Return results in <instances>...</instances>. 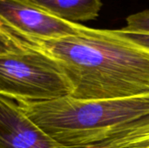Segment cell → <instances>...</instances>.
I'll return each instance as SVG.
<instances>
[{
    "mask_svg": "<svg viewBox=\"0 0 149 148\" xmlns=\"http://www.w3.org/2000/svg\"><path fill=\"white\" fill-rule=\"evenodd\" d=\"M19 38L59 64L72 87L70 96L76 99L149 95V51L114 30L86 26L77 35L56 39Z\"/></svg>",
    "mask_w": 149,
    "mask_h": 148,
    "instance_id": "1",
    "label": "cell"
},
{
    "mask_svg": "<svg viewBox=\"0 0 149 148\" xmlns=\"http://www.w3.org/2000/svg\"><path fill=\"white\" fill-rule=\"evenodd\" d=\"M16 103L46 134L70 148H106L121 139L137 120L149 115V95L100 100L66 96Z\"/></svg>",
    "mask_w": 149,
    "mask_h": 148,
    "instance_id": "2",
    "label": "cell"
},
{
    "mask_svg": "<svg viewBox=\"0 0 149 148\" xmlns=\"http://www.w3.org/2000/svg\"><path fill=\"white\" fill-rule=\"evenodd\" d=\"M72 87L59 64L28 47L0 56V95L16 101L43 102L70 96Z\"/></svg>",
    "mask_w": 149,
    "mask_h": 148,
    "instance_id": "3",
    "label": "cell"
},
{
    "mask_svg": "<svg viewBox=\"0 0 149 148\" xmlns=\"http://www.w3.org/2000/svg\"><path fill=\"white\" fill-rule=\"evenodd\" d=\"M0 23L18 38L38 39L73 36L86 28L53 15L31 0H0Z\"/></svg>",
    "mask_w": 149,
    "mask_h": 148,
    "instance_id": "4",
    "label": "cell"
},
{
    "mask_svg": "<svg viewBox=\"0 0 149 148\" xmlns=\"http://www.w3.org/2000/svg\"><path fill=\"white\" fill-rule=\"evenodd\" d=\"M0 148H70L52 139L20 109L0 95Z\"/></svg>",
    "mask_w": 149,
    "mask_h": 148,
    "instance_id": "5",
    "label": "cell"
},
{
    "mask_svg": "<svg viewBox=\"0 0 149 148\" xmlns=\"http://www.w3.org/2000/svg\"><path fill=\"white\" fill-rule=\"evenodd\" d=\"M53 15L72 23L95 20L102 9V0H31Z\"/></svg>",
    "mask_w": 149,
    "mask_h": 148,
    "instance_id": "6",
    "label": "cell"
},
{
    "mask_svg": "<svg viewBox=\"0 0 149 148\" xmlns=\"http://www.w3.org/2000/svg\"><path fill=\"white\" fill-rule=\"evenodd\" d=\"M27 48L19 38L8 30L0 31V56L20 52Z\"/></svg>",
    "mask_w": 149,
    "mask_h": 148,
    "instance_id": "7",
    "label": "cell"
},
{
    "mask_svg": "<svg viewBox=\"0 0 149 148\" xmlns=\"http://www.w3.org/2000/svg\"><path fill=\"white\" fill-rule=\"evenodd\" d=\"M127 26L122 30L133 32L149 33V10H145L128 16L126 18Z\"/></svg>",
    "mask_w": 149,
    "mask_h": 148,
    "instance_id": "8",
    "label": "cell"
},
{
    "mask_svg": "<svg viewBox=\"0 0 149 148\" xmlns=\"http://www.w3.org/2000/svg\"><path fill=\"white\" fill-rule=\"evenodd\" d=\"M114 31L121 38L149 51V33L127 31L122 29L114 30Z\"/></svg>",
    "mask_w": 149,
    "mask_h": 148,
    "instance_id": "9",
    "label": "cell"
},
{
    "mask_svg": "<svg viewBox=\"0 0 149 148\" xmlns=\"http://www.w3.org/2000/svg\"><path fill=\"white\" fill-rule=\"evenodd\" d=\"M128 148H149V139L132 145Z\"/></svg>",
    "mask_w": 149,
    "mask_h": 148,
    "instance_id": "10",
    "label": "cell"
},
{
    "mask_svg": "<svg viewBox=\"0 0 149 148\" xmlns=\"http://www.w3.org/2000/svg\"><path fill=\"white\" fill-rule=\"evenodd\" d=\"M6 30H7V29H6V28H5V27H4L3 24L0 23V31H6Z\"/></svg>",
    "mask_w": 149,
    "mask_h": 148,
    "instance_id": "11",
    "label": "cell"
}]
</instances>
